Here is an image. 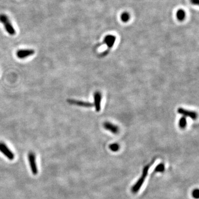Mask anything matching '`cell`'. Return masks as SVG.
Segmentation results:
<instances>
[{"label":"cell","instance_id":"cell-1","mask_svg":"<svg viewBox=\"0 0 199 199\" xmlns=\"http://www.w3.org/2000/svg\"><path fill=\"white\" fill-rule=\"evenodd\" d=\"M149 167H150V164H148L143 169L141 177L137 181L136 183L131 188V191L133 193H135V194L137 193V192L139 191V189H141L142 185L143 184L145 181V179L147 178Z\"/></svg>","mask_w":199,"mask_h":199},{"label":"cell","instance_id":"cell-2","mask_svg":"<svg viewBox=\"0 0 199 199\" xmlns=\"http://www.w3.org/2000/svg\"><path fill=\"white\" fill-rule=\"evenodd\" d=\"M28 158L32 173L33 175H36L38 174V170L37 167L36 156L35 153L32 152H29L28 155Z\"/></svg>","mask_w":199,"mask_h":199},{"label":"cell","instance_id":"cell-3","mask_svg":"<svg viewBox=\"0 0 199 199\" xmlns=\"http://www.w3.org/2000/svg\"><path fill=\"white\" fill-rule=\"evenodd\" d=\"M0 152L10 160H13L15 158L14 153L11 151L5 143L1 142H0Z\"/></svg>","mask_w":199,"mask_h":199},{"label":"cell","instance_id":"cell-4","mask_svg":"<svg viewBox=\"0 0 199 199\" xmlns=\"http://www.w3.org/2000/svg\"><path fill=\"white\" fill-rule=\"evenodd\" d=\"M178 112L179 114L183 115L186 117H190L193 120H196V119L198 117V114L196 112L192 111H189V110L184 109L183 108H179L178 109Z\"/></svg>","mask_w":199,"mask_h":199},{"label":"cell","instance_id":"cell-5","mask_svg":"<svg viewBox=\"0 0 199 199\" xmlns=\"http://www.w3.org/2000/svg\"><path fill=\"white\" fill-rule=\"evenodd\" d=\"M33 49H21L16 52V55L19 59H25L34 54Z\"/></svg>","mask_w":199,"mask_h":199},{"label":"cell","instance_id":"cell-6","mask_svg":"<svg viewBox=\"0 0 199 199\" xmlns=\"http://www.w3.org/2000/svg\"><path fill=\"white\" fill-rule=\"evenodd\" d=\"M116 40V37L114 35L108 34L105 36L104 39L103 44H105L108 48V49L110 50L114 47Z\"/></svg>","mask_w":199,"mask_h":199},{"label":"cell","instance_id":"cell-7","mask_svg":"<svg viewBox=\"0 0 199 199\" xmlns=\"http://www.w3.org/2000/svg\"><path fill=\"white\" fill-rule=\"evenodd\" d=\"M94 104H93L95 107L96 112H99L101 110V102L102 100V95L100 91H96L94 95Z\"/></svg>","mask_w":199,"mask_h":199},{"label":"cell","instance_id":"cell-8","mask_svg":"<svg viewBox=\"0 0 199 199\" xmlns=\"http://www.w3.org/2000/svg\"><path fill=\"white\" fill-rule=\"evenodd\" d=\"M68 103L71 105H77L81 107H92L94 106L93 104L89 102H85L83 101H79L76 100L69 99L68 100Z\"/></svg>","mask_w":199,"mask_h":199},{"label":"cell","instance_id":"cell-9","mask_svg":"<svg viewBox=\"0 0 199 199\" xmlns=\"http://www.w3.org/2000/svg\"><path fill=\"white\" fill-rule=\"evenodd\" d=\"M104 127L105 130L110 131L113 134H117L119 132V127L110 122H104Z\"/></svg>","mask_w":199,"mask_h":199},{"label":"cell","instance_id":"cell-10","mask_svg":"<svg viewBox=\"0 0 199 199\" xmlns=\"http://www.w3.org/2000/svg\"><path fill=\"white\" fill-rule=\"evenodd\" d=\"M6 31L11 36H13L16 34V30L14 27L12 25L10 21H8L4 24Z\"/></svg>","mask_w":199,"mask_h":199},{"label":"cell","instance_id":"cell-11","mask_svg":"<svg viewBox=\"0 0 199 199\" xmlns=\"http://www.w3.org/2000/svg\"><path fill=\"white\" fill-rule=\"evenodd\" d=\"M186 13L185 11L182 9H179L176 12V17L179 21H183L185 20Z\"/></svg>","mask_w":199,"mask_h":199},{"label":"cell","instance_id":"cell-12","mask_svg":"<svg viewBox=\"0 0 199 199\" xmlns=\"http://www.w3.org/2000/svg\"><path fill=\"white\" fill-rule=\"evenodd\" d=\"M179 126L181 129H185L187 126V120L185 116L181 117L179 121Z\"/></svg>","mask_w":199,"mask_h":199},{"label":"cell","instance_id":"cell-13","mask_svg":"<svg viewBox=\"0 0 199 199\" xmlns=\"http://www.w3.org/2000/svg\"><path fill=\"white\" fill-rule=\"evenodd\" d=\"M130 15L129 13H128L127 12H124L121 14V20L123 22L126 23L130 20Z\"/></svg>","mask_w":199,"mask_h":199},{"label":"cell","instance_id":"cell-14","mask_svg":"<svg viewBox=\"0 0 199 199\" xmlns=\"http://www.w3.org/2000/svg\"><path fill=\"white\" fill-rule=\"evenodd\" d=\"M165 170V166L164 164L163 163H160L159 164H158L157 166L155 168L154 171L156 172H159V173H162Z\"/></svg>","mask_w":199,"mask_h":199},{"label":"cell","instance_id":"cell-15","mask_svg":"<svg viewBox=\"0 0 199 199\" xmlns=\"http://www.w3.org/2000/svg\"><path fill=\"white\" fill-rule=\"evenodd\" d=\"M109 148L112 152H117L120 149V146L117 143H112L109 146Z\"/></svg>","mask_w":199,"mask_h":199},{"label":"cell","instance_id":"cell-16","mask_svg":"<svg viewBox=\"0 0 199 199\" xmlns=\"http://www.w3.org/2000/svg\"><path fill=\"white\" fill-rule=\"evenodd\" d=\"M10 21L8 16H6L5 14H1L0 15V22L2 24L5 23L6 22Z\"/></svg>","mask_w":199,"mask_h":199},{"label":"cell","instance_id":"cell-17","mask_svg":"<svg viewBox=\"0 0 199 199\" xmlns=\"http://www.w3.org/2000/svg\"><path fill=\"white\" fill-rule=\"evenodd\" d=\"M192 195L193 197L195 198V199H199V189H195L193 190V193H192Z\"/></svg>","mask_w":199,"mask_h":199},{"label":"cell","instance_id":"cell-18","mask_svg":"<svg viewBox=\"0 0 199 199\" xmlns=\"http://www.w3.org/2000/svg\"><path fill=\"white\" fill-rule=\"evenodd\" d=\"M191 2L194 5H198L199 4V0H191Z\"/></svg>","mask_w":199,"mask_h":199}]
</instances>
